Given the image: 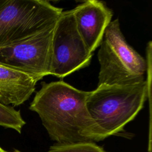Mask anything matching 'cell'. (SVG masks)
Returning <instances> with one entry per match:
<instances>
[{"label": "cell", "mask_w": 152, "mask_h": 152, "mask_svg": "<svg viewBox=\"0 0 152 152\" xmlns=\"http://www.w3.org/2000/svg\"><path fill=\"white\" fill-rule=\"evenodd\" d=\"M54 26L33 36L0 46V62L28 74L37 82L49 75Z\"/></svg>", "instance_id": "obj_6"}, {"label": "cell", "mask_w": 152, "mask_h": 152, "mask_svg": "<svg viewBox=\"0 0 152 152\" xmlns=\"http://www.w3.org/2000/svg\"><path fill=\"white\" fill-rule=\"evenodd\" d=\"M13 152H21V151H20L18 150H14Z\"/></svg>", "instance_id": "obj_12"}, {"label": "cell", "mask_w": 152, "mask_h": 152, "mask_svg": "<svg viewBox=\"0 0 152 152\" xmlns=\"http://www.w3.org/2000/svg\"><path fill=\"white\" fill-rule=\"evenodd\" d=\"M37 81L28 74L0 62V103L18 106L27 101Z\"/></svg>", "instance_id": "obj_8"}, {"label": "cell", "mask_w": 152, "mask_h": 152, "mask_svg": "<svg viewBox=\"0 0 152 152\" xmlns=\"http://www.w3.org/2000/svg\"><path fill=\"white\" fill-rule=\"evenodd\" d=\"M93 54L78 31L72 10L62 11L53 28L49 75L62 78L86 68Z\"/></svg>", "instance_id": "obj_5"}, {"label": "cell", "mask_w": 152, "mask_h": 152, "mask_svg": "<svg viewBox=\"0 0 152 152\" xmlns=\"http://www.w3.org/2000/svg\"><path fill=\"white\" fill-rule=\"evenodd\" d=\"M99 47L97 86L127 85L145 81L148 63L128 43L118 18L109 23Z\"/></svg>", "instance_id": "obj_3"}, {"label": "cell", "mask_w": 152, "mask_h": 152, "mask_svg": "<svg viewBox=\"0 0 152 152\" xmlns=\"http://www.w3.org/2000/svg\"><path fill=\"white\" fill-rule=\"evenodd\" d=\"M25 124L20 110L0 103V126L14 129L20 134Z\"/></svg>", "instance_id": "obj_9"}, {"label": "cell", "mask_w": 152, "mask_h": 152, "mask_svg": "<svg viewBox=\"0 0 152 152\" xmlns=\"http://www.w3.org/2000/svg\"><path fill=\"white\" fill-rule=\"evenodd\" d=\"M72 11L80 35L88 49L93 53L99 47L106 28L112 21V10L103 1L88 0Z\"/></svg>", "instance_id": "obj_7"}, {"label": "cell", "mask_w": 152, "mask_h": 152, "mask_svg": "<svg viewBox=\"0 0 152 152\" xmlns=\"http://www.w3.org/2000/svg\"><path fill=\"white\" fill-rule=\"evenodd\" d=\"M48 152H108L102 147L93 141H82L72 143H55Z\"/></svg>", "instance_id": "obj_10"}, {"label": "cell", "mask_w": 152, "mask_h": 152, "mask_svg": "<svg viewBox=\"0 0 152 152\" xmlns=\"http://www.w3.org/2000/svg\"><path fill=\"white\" fill-rule=\"evenodd\" d=\"M62 11L45 0L0 1V46L53 26Z\"/></svg>", "instance_id": "obj_4"}, {"label": "cell", "mask_w": 152, "mask_h": 152, "mask_svg": "<svg viewBox=\"0 0 152 152\" xmlns=\"http://www.w3.org/2000/svg\"><path fill=\"white\" fill-rule=\"evenodd\" d=\"M148 81L127 85L97 86L89 91L87 110L102 141L119 134L144 107L148 93Z\"/></svg>", "instance_id": "obj_2"}, {"label": "cell", "mask_w": 152, "mask_h": 152, "mask_svg": "<svg viewBox=\"0 0 152 152\" xmlns=\"http://www.w3.org/2000/svg\"><path fill=\"white\" fill-rule=\"evenodd\" d=\"M0 152H7L6 151H5L4 150H3L1 147H0Z\"/></svg>", "instance_id": "obj_11"}, {"label": "cell", "mask_w": 152, "mask_h": 152, "mask_svg": "<svg viewBox=\"0 0 152 152\" xmlns=\"http://www.w3.org/2000/svg\"><path fill=\"white\" fill-rule=\"evenodd\" d=\"M29 109L37 113L49 137L56 143L102 141L87 107L89 91L64 81L41 83Z\"/></svg>", "instance_id": "obj_1"}]
</instances>
